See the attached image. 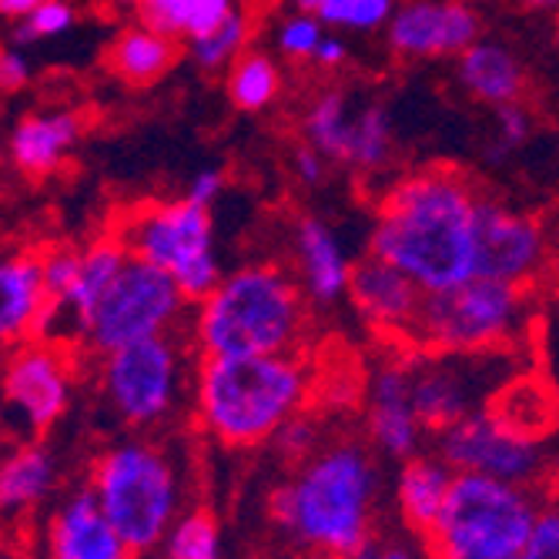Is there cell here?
<instances>
[{
  "mask_svg": "<svg viewBox=\"0 0 559 559\" xmlns=\"http://www.w3.org/2000/svg\"><path fill=\"white\" fill-rule=\"evenodd\" d=\"M455 84H460L476 105L483 108H502L520 105L530 94V71L520 61V55L496 37H479L473 47H466L455 58Z\"/></svg>",
  "mask_w": 559,
  "mask_h": 559,
  "instance_id": "obj_20",
  "label": "cell"
},
{
  "mask_svg": "<svg viewBox=\"0 0 559 559\" xmlns=\"http://www.w3.org/2000/svg\"><path fill=\"white\" fill-rule=\"evenodd\" d=\"M395 158V124L382 100H366L362 108H355L352 138H348V155L345 168L355 175L376 178L392 168Z\"/></svg>",
  "mask_w": 559,
  "mask_h": 559,
  "instance_id": "obj_29",
  "label": "cell"
},
{
  "mask_svg": "<svg viewBox=\"0 0 559 559\" xmlns=\"http://www.w3.org/2000/svg\"><path fill=\"white\" fill-rule=\"evenodd\" d=\"M543 513L536 489L455 473L445 510L426 536L432 559H520Z\"/></svg>",
  "mask_w": 559,
  "mask_h": 559,
  "instance_id": "obj_6",
  "label": "cell"
},
{
  "mask_svg": "<svg viewBox=\"0 0 559 559\" xmlns=\"http://www.w3.org/2000/svg\"><path fill=\"white\" fill-rule=\"evenodd\" d=\"M312 64L319 68V71H338V68H345L348 64V40L338 34V31H325V37H322V44H319V50H316V58H312Z\"/></svg>",
  "mask_w": 559,
  "mask_h": 559,
  "instance_id": "obj_43",
  "label": "cell"
},
{
  "mask_svg": "<svg viewBox=\"0 0 559 559\" xmlns=\"http://www.w3.org/2000/svg\"><path fill=\"white\" fill-rule=\"evenodd\" d=\"M362 426L366 439L379 460L405 463L426 452V426L413 402V376H409V348L385 355L372 366L362 385Z\"/></svg>",
  "mask_w": 559,
  "mask_h": 559,
  "instance_id": "obj_15",
  "label": "cell"
},
{
  "mask_svg": "<svg viewBox=\"0 0 559 559\" xmlns=\"http://www.w3.org/2000/svg\"><path fill=\"white\" fill-rule=\"evenodd\" d=\"M329 168L332 162L322 155V151H316L312 144L298 141L295 151H292V175L301 188H322L325 178H329Z\"/></svg>",
  "mask_w": 559,
  "mask_h": 559,
  "instance_id": "obj_40",
  "label": "cell"
},
{
  "mask_svg": "<svg viewBox=\"0 0 559 559\" xmlns=\"http://www.w3.org/2000/svg\"><path fill=\"white\" fill-rule=\"evenodd\" d=\"M549 265V235L533 212L483 191L476 215V275L530 288Z\"/></svg>",
  "mask_w": 559,
  "mask_h": 559,
  "instance_id": "obj_14",
  "label": "cell"
},
{
  "mask_svg": "<svg viewBox=\"0 0 559 559\" xmlns=\"http://www.w3.org/2000/svg\"><path fill=\"white\" fill-rule=\"evenodd\" d=\"M188 305L191 301L171 275L131 255L111 288L94 305L81 335V348L100 359V355L144 338L185 332Z\"/></svg>",
  "mask_w": 559,
  "mask_h": 559,
  "instance_id": "obj_11",
  "label": "cell"
},
{
  "mask_svg": "<svg viewBox=\"0 0 559 559\" xmlns=\"http://www.w3.org/2000/svg\"><path fill=\"white\" fill-rule=\"evenodd\" d=\"M58 486V460L40 442H21L0 455V523H21Z\"/></svg>",
  "mask_w": 559,
  "mask_h": 559,
  "instance_id": "obj_23",
  "label": "cell"
},
{
  "mask_svg": "<svg viewBox=\"0 0 559 559\" xmlns=\"http://www.w3.org/2000/svg\"><path fill=\"white\" fill-rule=\"evenodd\" d=\"M44 4V0H0V17L4 21H24L31 11H37Z\"/></svg>",
  "mask_w": 559,
  "mask_h": 559,
  "instance_id": "obj_44",
  "label": "cell"
},
{
  "mask_svg": "<svg viewBox=\"0 0 559 559\" xmlns=\"http://www.w3.org/2000/svg\"><path fill=\"white\" fill-rule=\"evenodd\" d=\"M181 58V44L151 31L144 24H131L124 27L111 47H108V68L118 81H124L128 87H151L158 84Z\"/></svg>",
  "mask_w": 559,
  "mask_h": 559,
  "instance_id": "obj_25",
  "label": "cell"
},
{
  "mask_svg": "<svg viewBox=\"0 0 559 559\" xmlns=\"http://www.w3.org/2000/svg\"><path fill=\"white\" fill-rule=\"evenodd\" d=\"M282 4H285L288 11H309V14H316L319 0H282Z\"/></svg>",
  "mask_w": 559,
  "mask_h": 559,
  "instance_id": "obj_47",
  "label": "cell"
},
{
  "mask_svg": "<svg viewBox=\"0 0 559 559\" xmlns=\"http://www.w3.org/2000/svg\"><path fill=\"white\" fill-rule=\"evenodd\" d=\"M44 278L40 255L0 259V355L37 335L44 319Z\"/></svg>",
  "mask_w": 559,
  "mask_h": 559,
  "instance_id": "obj_24",
  "label": "cell"
},
{
  "mask_svg": "<svg viewBox=\"0 0 559 559\" xmlns=\"http://www.w3.org/2000/svg\"><path fill=\"white\" fill-rule=\"evenodd\" d=\"M47 559H134L138 552L111 526L94 492L84 486L71 492L44 526Z\"/></svg>",
  "mask_w": 559,
  "mask_h": 559,
  "instance_id": "obj_19",
  "label": "cell"
},
{
  "mask_svg": "<svg viewBox=\"0 0 559 559\" xmlns=\"http://www.w3.org/2000/svg\"><path fill=\"white\" fill-rule=\"evenodd\" d=\"M94 362L100 399L118 423L128 429H155L191 395L198 352L185 332H175L115 348Z\"/></svg>",
  "mask_w": 559,
  "mask_h": 559,
  "instance_id": "obj_8",
  "label": "cell"
},
{
  "mask_svg": "<svg viewBox=\"0 0 559 559\" xmlns=\"http://www.w3.org/2000/svg\"><path fill=\"white\" fill-rule=\"evenodd\" d=\"M483 188L452 165L399 175L376 201L369 255L409 275L426 295L476 278Z\"/></svg>",
  "mask_w": 559,
  "mask_h": 559,
  "instance_id": "obj_1",
  "label": "cell"
},
{
  "mask_svg": "<svg viewBox=\"0 0 559 559\" xmlns=\"http://www.w3.org/2000/svg\"><path fill=\"white\" fill-rule=\"evenodd\" d=\"M520 559H559V502L543 506V513Z\"/></svg>",
  "mask_w": 559,
  "mask_h": 559,
  "instance_id": "obj_39",
  "label": "cell"
},
{
  "mask_svg": "<svg viewBox=\"0 0 559 559\" xmlns=\"http://www.w3.org/2000/svg\"><path fill=\"white\" fill-rule=\"evenodd\" d=\"M31 58L21 47H4L0 50V91H24L31 84Z\"/></svg>",
  "mask_w": 559,
  "mask_h": 559,
  "instance_id": "obj_42",
  "label": "cell"
},
{
  "mask_svg": "<svg viewBox=\"0 0 559 559\" xmlns=\"http://www.w3.org/2000/svg\"><path fill=\"white\" fill-rule=\"evenodd\" d=\"M165 559H225L222 526L209 510H188L175 520L162 543Z\"/></svg>",
  "mask_w": 559,
  "mask_h": 559,
  "instance_id": "obj_31",
  "label": "cell"
},
{
  "mask_svg": "<svg viewBox=\"0 0 559 559\" xmlns=\"http://www.w3.org/2000/svg\"><path fill=\"white\" fill-rule=\"evenodd\" d=\"M74 348L27 338L0 355V392L31 432H47L74 402Z\"/></svg>",
  "mask_w": 559,
  "mask_h": 559,
  "instance_id": "obj_13",
  "label": "cell"
},
{
  "mask_svg": "<svg viewBox=\"0 0 559 559\" xmlns=\"http://www.w3.org/2000/svg\"><path fill=\"white\" fill-rule=\"evenodd\" d=\"M87 489L134 552L158 549L181 516V479L171 455L141 436L100 452Z\"/></svg>",
  "mask_w": 559,
  "mask_h": 559,
  "instance_id": "obj_5",
  "label": "cell"
},
{
  "mask_svg": "<svg viewBox=\"0 0 559 559\" xmlns=\"http://www.w3.org/2000/svg\"><path fill=\"white\" fill-rule=\"evenodd\" d=\"M530 322V288L476 275L463 285L426 295L409 348L452 355L502 352L516 348Z\"/></svg>",
  "mask_w": 559,
  "mask_h": 559,
  "instance_id": "obj_7",
  "label": "cell"
},
{
  "mask_svg": "<svg viewBox=\"0 0 559 559\" xmlns=\"http://www.w3.org/2000/svg\"><path fill=\"white\" fill-rule=\"evenodd\" d=\"M225 188H228V181H225L222 168H201V171H194L188 178L181 198H188L191 205H201V209L215 212V205H218V198L225 194Z\"/></svg>",
  "mask_w": 559,
  "mask_h": 559,
  "instance_id": "obj_41",
  "label": "cell"
},
{
  "mask_svg": "<svg viewBox=\"0 0 559 559\" xmlns=\"http://www.w3.org/2000/svg\"><path fill=\"white\" fill-rule=\"evenodd\" d=\"M312 389L316 372L301 352L198 355L191 413L198 429L218 445L255 449L309 409Z\"/></svg>",
  "mask_w": 559,
  "mask_h": 559,
  "instance_id": "obj_3",
  "label": "cell"
},
{
  "mask_svg": "<svg viewBox=\"0 0 559 559\" xmlns=\"http://www.w3.org/2000/svg\"><path fill=\"white\" fill-rule=\"evenodd\" d=\"M325 24L319 21V14H309V11H285L278 21H275V31H272V40H275V55L282 61H292V64H312L316 50L325 37Z\"/></svg>",
  "mask_w": 559,
  "mask_h": 559,
  "instance_id": "obj_34",
  "label": "cell"
},
{
  "mask_svg": "<svg viewBox=\"0 0 559 559\" xmlns=\"http://www.w3.org/2000/svg\"><path fill=\"white\" fill-rule=\"evenodd\" d=\"M432 442L455 473H479L526 489H539L559 476V426H523L506 416L499 405H486L460 419Z\"/></svg>",
  "mask_w": 559,
  "mask_h": 559,
  "instance_id": "obj_10",
  "label": "cell"
},
{
  "mask_svg": "<svg viewBox=\"0 0 559 559\" xmlns=\"http://www.w3.org/2000/svg\"><path fill=\"white\" fill-rule=\"evenodd\" d=\"M0 559H27V552L17 539H0Z\"/></svg>",
  "mask_w": 559,
  "mask_h": 559,
  "instance_id": "obj_46",
  "label": "cell"
},
{
  "mask_svg": "<svg viewBox=\"0 0 559 559\" xmlns=\"http://www.w3.org/2000/svg\"><path fill=\"white\" fill-rule=\"evenodd\" d=\"M285 91V74L275 55L251 47L225 71V94L241 115H265Z\"/></svg>",
  "mask_w": 559,
  "mask_h": 559,
  "instance_id": "obj_28",
  "label": "cell"
},
{
  "mask_svg": "<svg viewBox=\"0 0 559 559\" xmlns=\"http://www.w3.org/2000/svg\"><path fill=\"white\" fill-rule=\"evenodd\" d=\"M466 4H473V0H466Z\"/></svg>",
  "mask_w": 559,
  "mask_h": 559,
  "instance_id": "obj_48",
  "label": "cell"
},
{
  "mask_svg": "<svg viewBox=\"0 0 559 559\" xmlns=\"http://www.w3.org/2000/svg\"><path fill=\"white\" fill-rule=\"evenodd\" d=\"M134 259L175 278L191 305L215 292L225 278L215 238V215L188 198L151 201L134 209L115 231Z\"/></svg>",
  "mask_w": 559,
  "mask_h": 559,
  "instance_id": "obj_9",
  "label": "cell"
},
{
  "mask_svg": "<svg viewBox=\"0 0 559 559\" xmlns=\"http://www.w3.org/2000/svg\"><path fill=\"white\" fill-rule=\"evenodd\" d=\"M533 131H536V118L526 108V100L492 108V131H489V141L483 144L486 165H502L506 158H513L520 147L530 144Z\"/></svg>",
  "mask_w": 559,
  "mask_h": 559,
  "instance_id": "obj_33",
  "label": "cell"
},
{
  "mask_svg": "<svg viewBox=\"0 0 559 559\" xmlns=\"http://www.w3.org/2000/svg\"><path fill=\"white\" fill-rule=\"evenodd\" d=\"M523 14H549L559 17V0H513Z\"/></svg>",
  "mask_w": 559,
  "mask_h": 559,
  "instance_id": "obj_45",
  "label": "cell"
},
{
  "mask_svg": "<svg viewBox=\"0 0 559 559\" xmlns=\"http://www.w3.org/2000/svg\"><path fill=\"white\" fill-rule=\"evenodd\" d=\"M409 376H413V402L416 413L436 439L460 419L486 409L496 395L513 382V348L502 352H419L409 348Z\"/></svg>",
  "mask_w": 559,
  "mask_h": 559,
  "instance_id": "obj_12",
  "label": "cell"
},
{
  "mask_svg": "<svg viewBox=\"0 0 559 559\" xmlns=\"http://www.w3.org/2000/svg\"><path fill=\"white\" fill-rule=\"evenodd\" d=\"M78 272H81V248L58 245V248H50V251H44V255H40V278H44V295H47L44 319L64 309V301H68L71 292H74ZM44 319H40V322H44ZM37 332H40V329H37Z\"/></svg>",
  "mask_w": 559,
  "mask_h": 559,
  "instance_id": "obj_35",
  "label": "cell"
},
{
  "mask_svg": "<svg viewBox=\"0 0 559 559\" xmlns=\"http://www.w3.org/2000/svg\"><path fill=\"white\" fill-rule=\"evenodd\" d=\"M251 37H255V17H251V11L241 4L225 24H218L205 37L191 40L188 58L205 74H218V71L225 74L245 55V50H251Z\"/></svg>",
  "mask_w": 559,
  "mask_h": 559,
  "instance_id": "obj_30",
  "label": "cell"
},
{
  "mask_svg": "<svg viewBox=\"0 0 559 559\" xmlns=\"http://www.w3.org/2000/svg\"><path fill=\"white\" fill-rule=\"evenodd\" d=\"M272 452L278 455L282 463H288L292 469L301 466L305 460H312V455L325 445V432H322V423L305 409L298 413L295 419H288L275 436H272Z\"/></svg>",
  "mask_w": 559,
  "mask_h": 559,
  "instance_id": "obj_36",
  "label": "cell"
},
{
  "mask_svg": "<svg viewBox=\"0 0 559 559\" xmlns=\"http://www.w3.org/2000/svg\"><path fill=\"white\" fill-rule=\"evenodd\" d=\"M238 8L241 0H131V14L138 24L178 44L205 37L209 31L225 24Z\"/></svg>",
  "mask_w": 559,
  "mask_h": 559,
  "instance_id": "obj_26",
  "label": "cell"
},
{
  "mask_svg": "<svg viewBox=\"0 0 559 559\" xmlns=\"http://www.w3.org/2000/svg\"><path fill=\"white\" fill-rule=\"evenodd\" d=\"M352 121H355V108H352L348 91L338 84L319 87L298 118V141L322 151L332 165H345Z\"/></svg>",
  "mask_w": 559,
  "mask_h": 559,
  "instance_id": "obj_27",
  "label": "cell"
},
{
  "mask_svg": "<svg viewBox=\"0 0 559 559\" xmlns=\"http://www.w3.org/2000/svg\"><path fill=\"white\" fill-rule=\"evenodd\" d=\"M423 301L426 292L395 265L369 255V251L355 262L348 305L362 319V325L376 332L382 342L395 348H409L423 316Z\"/></svg>",
  "mask_w": 559,
  "mask_h": 559,
  "instance_id": "obj_17",
  "label": "cell"
},
{
  "mask_svg": "<svg viewBox=\"0 0 559 559\" xmlns=\"http://www.w3.org/2000/svg\"><path fill=\"white\" fill-rule=\"evenodd\" d=\"M352 255L342 235L316 212H301L292 222V272L312 309H335L348 301Z\"/></svg>",
  "mask_w": 559,
  "mask_h": 559,
  "instance_id": "obj_18",
  "label": "cell"
},
{
  "mask_svg": "<svg viewBox=\"0 0 559 559\" xmlns=\"http://www.w3.org/2000/svg\"><path fill=\"white\" fill-rule=\"evenodd\" d=\"M452 483H455V469L436 449L399 463L395 479H392V502H395L399 523L426 539L445 510Z\"/></svg>",
  "mask_w": 559,
  "mask_h": 559,
  "instance_id": "obj_22",
  "label": "cell"
},
{
  "mask_svg": "<svg viewBox=\"0 0 559 559\" xmlns=\"http://www.w3.org/2000/svg\"><path fill=\"white\" fill-rule=\"evenodd\" d=\"M355 559H432L429 556V546L423 536L405 530V536H382L376 533Z\"/></svg>",
  "mask_w": 559,
  "mask_h": 559,
  "instance_id": "obj_38",
  "label": "cell"
},
{
  "mask_svg": "<svg viewBox=\"0 0 559 559\" xmlns=\"http://www.w3.org/2000/svg\"><path fill=\"white\" fill-rule=\"evenodd\" d=\"M483 37V17L466 0H402L385 27L399 61H455Z\"/></svg>",
  "mask_w": 559,
  "mask_h": 559,
  "instance_id": "obj_16",
  "label": "cell"
},
{
  "mask_svg": "<svg viewBox=\"0 0 559 559\" xmlns=\"http://www.w3.org/2000/svg\"><path fill=\"white\" fill-rule=\"evenodd\" d=\"M81 138H84V118L78 111L68 108L34 111L14 124L8 138V155L17 171L31 178H47L68 162Z\"/></svg>",
  "mask_w": 559,
  "mask_h": 559,
  "instance_id": "obj_21",
  "label": "cell"
},
{
  "mask_svg": "<svg viewBox=\"0 0 559 559\" xmlns=\"http://www.w3.org/2000/svg\"><path fill=\"white\" fill-rule=\"evenodd\" d=\"M402 0H319V21L338 34H376L385 31Z\"/></svg>",
  "mask_w": 559,
  "mask_h": 559,
  "instance_id": "obj_32",
  "label": "cell"
},
{
  "mask_svg": "<svg viewBox=\"0 0 559 559\" xmlns=\"http://www.w3.org/2000/svg\"><path fill=\"white\" fill-rule=\"evenodd\" d=\"M382 466L359 439L325 442L269 492V520L305 556L355 559L379 533Z\"/></svg>",
  "mask_w": 559,
  "mask_h": 559,
  "instance_id": "obj_2",
  "label": "cell"
},
{
  "mask_svg": "<svg viewBox=\"0 0 559 559\" xmlns=\"http://www.w3.org/2000/svg\"><path fill=\"white\" fill-rule=\"evenodd\" d=\"M312 305L292 269L248 262L225 272L188 319V342L198 355H275L301 352Z\"/></svg>",
  "mask_w": 559,
  "mask_h": 559,
  "instance_id": "obj_4",
  "label": "cell"
},
{
  "mask_svg": "<svg viewBox=\"0 0 559 559\" xmlns=\"http://www.w3.org/2000/svg\"><path fill=\"white\" fill-rule=\"evenodd\" d=\"M78 11L71 0H44L37 11H31L24 21H17L14 27V44H37V40H50V37H61L74 27Z\"/></svg>",
  "mask_w": 559,
  "mask_h": 559,
  "instance_id": "obj_37",
  "label": "cell"
}]
</instances>
